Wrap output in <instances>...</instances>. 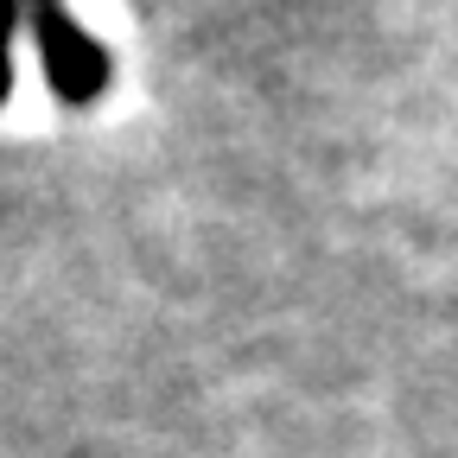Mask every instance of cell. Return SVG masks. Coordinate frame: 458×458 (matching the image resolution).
Segmentation results:
<instances>
[{"label": "cell", "instance_id": "1", "mask_svg": "<svg viewBox=\"0 0 458 458\" xmlns=\"http://www.w3.org/2000/svg\"><path fill=\"white\" fill-rule=\"evenodd\" d=\"M26 7V26H32V45H38V64H45V83L64 96V108H89L108 77H114V57L71 20L64 0H20Z\"/></svg>", "mask_w": 458, "mask_h": 458}, {"label": "cell", "instance_id": "2", "mask_svg": "<svg viewBox=\"0 0 458 458\" xmlns=\"http://www.w3.org/2000/svg\"><path fill=\"white\" fill-rule=\"evenodd\" d=\"M20 20H26L20 0H0V102L13 89V32H20Z\"/></svg>", "mask_w": 458, "mask_h": 458}]
</instances>
